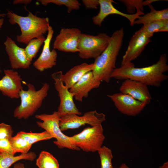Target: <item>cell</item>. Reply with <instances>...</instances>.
<instances>
[{"label":"cell","instance_id":"1","mask_svg":"<svg viewBox=\"0 0 168 168\" xmlns=\"http://www.w3.org/2000/svg\"><path fill=\"white\" fill-rule=\"evenodd\" d=\"M168 70L166 54H161L155 63L145 67H135L132 62L115 68L111 78L118 80L130 79L141 82L147 86L160 87L162 82L167 79L164 73Z\"/></svg>","mask_w":168,"mask_h":168},{"label":"cell","instance_id":"2","mask_svg":"<svg viewBox=\"0 0 168 168\" xmlns=\"http://www.w3.org/2000/svg\"><path fill=\"white\" fill-rule=\"evenodd\" d=\"M124 34L123 28L114 31L110 36L106 48L95 59L94 68L92 71L97 80L110 82L111 74L116 68V60L122 44Z\"/></svg>","mask_w":168,"mask_h":168},{"label":"cell","instance_id":"3","mask_svg":"<svg viewBox=\"0 0 168 168\" xmlns=\"http://www.w3.org/2000/svg\"><path fill=\"white\" fill-rule=\"evenodd\" d=\"M26 16L19 15L8 10L7 15L11 25L17 24L21 31L16 36L17 41L27 44L32 39L38 38L48 32L49 26L48 17H40L28 11Z\"/></svg>","mask_w":168,"mask_h":168},{"label":"cell","instance_id":"4","mask_svg":"<svg viewBox=\"0 0 168 168\" xmlns=\"http://www.w3.org/2000/svg\"><path fill=\"white\" fill-rule=\"evenodd\" d=\"M27 85V90L22 89L20 91L21 103L14 111V117L19 119H26L32 116L41 106L49 89V85L47 83L38 90L32 84L28 83Z\"/></svg>","mask_w":168,"mask_h":168},{"label":"cell","instance_id":"5","mask_svg":"<svg viewBox=\"0 0 168 168\" xmlns=\"http://www.w3.org/2000/svg\"><path fill=\"white\" fill-rule=\"evenodd\" d=\"M35 117L42 121L36 122L38 127L48 132L53 138H56V140L54 141V143L58 148L80 150L73 144L70 137L65 135L61 130L59 126L61 117L57 111H54L51 114L36 115Z\"/></svg>","mask_w":168,"mask_h":168},{"label":"cell","instance_id":"6","mask_svg":"<svg viewBox=\"0 0 168 168\" xmlns=\"http://www.w3.org/2000/svg\"><path fill=\"white\" fill-rule=\"evenodd\" d=\"M110 36L104 33L96 35L82 33L78 40L79 57L82 59H96L105 50L110 41Z\"/></svg>","mask_w":168,"mask_h":168},{"label":"cell","instance_id":"7","mask_svg":"<svg viewBox=\"0 0 168 168\" xmlns=\"http://www.w3.org/2000/svg\"><path fill=\"white\" fill-rule=\"evenodd\" d=\"M70 137L76 147L87 152L98 151L102 146L105 138L101 124L85 128Z\"/></svg>","mask_w":168,"mask_h":168},{"label":"cell","instance_id":"8","mask_svg":"<svg viewBox=\"0 0 168 168\" xmlns=\"http://www.w3.org/2000/svg\"><path fill=\"white\" fill-rule=\"evenodd\" d=\"M105 114L96 110L86 112L82 116L68 114L61 117L59 126L62 131L77 128L86 124L95 126L101 124L105 121Z\"/></svg>","mask_w":168,"mask_h":168},{"label":"cell","instance_id":"9","mask_svg":"<svg viewBox=\"0 0 168 168\" xmlns=\"http://www.w3.org/2000/svg\"><path fill=\"white\" fill-rule=\"evenodd\" d=\"M63 73V72L60 71L51 75L54 81L55 88L58 92L60 98V104L57 112L61 117L71 114L80 115L81 113L74 102L73 95L65 86L62 80L61 76Z\"/></svg>","mask_w":168,"mask_h":168},{"label":"cell","instance_id":"10","mask_svg":"<svg viewBox=\"0 0 168 168\" xmlns=\"http://www.w3.org/2000/svg\"><path fill=\"white\" fill-rule=\"evenodd\" d=\"M81 33L78 28H62L55 37L53 44V49L65 52H78V40Z\"/></svg>","mask_w":168,"mask_h":168},{"label":"cell","instance_id":"11","mask_svg":"<svg viewBox=\"0 0 168 168\" xmlns=\"http://www.w3.org/2000/svg\"><path fill=\"white\" fill-rule=\"evenodd\" d=\"M121 113L129 116L139 114L146 105L130 95L121 92L107 95Z\"/></svg>","mask_w":168,"mask_h":168},{"label":"cell","instance_id":"12","mask_svg":"<svg viewBox=\"0 0 168 168\" xmlns=\"http://www.w3.org/2000/svg\"><path fill=\"white\" fill-rule=\"evenodd\" d=\"M150 37L142 27L131 38L127 49L123 57L121 66L128 63L138 57L150 41Z\"/></svg>","mask_w":168,"mask_h":168},{"label":"cell","instance_id":"13","mask_svg":"<svg viewBox=\"0 0 168 168\" xmlns=\"http://www.w3.org/2000/svg\"><path fill=\"white\" fill-rule=\"evenodd\" d=\"M4 44L13 69L29 68L32 61L28 57L25 49L19 47L8 36L7 37Z\"/></svg>","mask_w":168,"mask_h":168},{"label":"cell","instance_id":"14","mask_svg":"<svg viewBox=\"0 0 168 168\" xmlns=\"http://www.w3.org/2000/svg\"><path fill=\"white\" fill-rule=\"evenodd\" d=\"M4 72L5 75L0 79V91L11 99L20 98V92L23 89L20 75L13 69H4Z\"/></svg>","mask_w":168,"mask_h":168},{"label":"cell","instance_id":"15","mask_svg":"<svg viewBox=\"0 0 168 168\" xmlns=\"http://www.w3.org/2000/svg\"><path fill=\"white\" fill-rule=\"evenodd\" d=\"M54 31L49 26L47 37L44 42L42 52L39 57L33 63L34 67L40 72L52 68L56 65L57 53L55 49L50 50V45Z\"/></svg>","mask_w":168,"mask_h":168},{"label":"cell","instance_id":"16","mask_svg":"<svg viewBox=\"0 0 168 168\" xmlns=\"http://www.w3.org/2000/svg\"><path fill=\"white\" fill-rule=\"evenodd\" d=\"M100 11L98 14L92 18L93 23L100 26L105 18L112 14H116L122 16L127 19L130 25L133 26L135 21L141 15L144 14L143 12L137 11L134 14H127L120 11L115 8L113 4L114 3L113 0H98Z\"/></svg>","mask_w":168,"mask_h":168},{"label":"cell","instance_id":"17","mask_svg":"<svg viewBox=\"0 0 168 168\" xmlns=\"http://www.w3.org/2000/svg\"><path fill=\"white\" fill-rule=\"evenodd\" d=\"M120 92L128 94L145 104H149L152 99L147 86L130 79L124 80L119 88Z\"/></svg>","mask_w":168,"mask_h":168},{"label":"cell","instance_id":"18","mask_svg":"<svg viewBox=\"0 0 168 168\" xmlns=\"http://www.w3.org/2000/svg\"><path fill=\"white\" fill-rule=\"evenodd\" d=\"M101 82L94 77L92 71L84 75L77 82L69 89L75 99L82 102L84 98L87 97L92 90L99 87Z\"/></svg>","mask_w":168,"mask_h":168},{"label":"cell","instance_id":"19","mask_svg":"<svg viewBox=\"0 0 168 168\" xmlns=\"http://www.w3.org/2000/svg\"><path fill=\"white\" fill-rule=\"evenodd\" d=\"M94 68L93 63H84L71 68L65 74H62L61 78L65 86L68 89L77 82L84 75Z\"/></svg>","mask_w":168,"mask_h":168},{"label":"cell","instance_id":"20","mask_svg":"<svg viewBox=\"0 0 168 168\" xmlns=\"http://www.w3.org/2000/svg\"><path fill=\"white\" fill-rule=\"evenodd\" d=\"M148 6L150 9V12L140 16L135 21L134 24L144 25L157 21L168 20V8L157 10L151 4Z\"/></svg>","mask_w":168,"mask_h":168},{"label":"cell","instance_id":"21","mask_svg":"<svg viewBox=\"0 0 168 168\" xmlns=\"http://www.w3.org/2000/svg\"><path fill=\"white\" fill-rule=\"evenodd\" d=\"M36 156V154L33 152L21 153L17 156L6 153L0 152V168H9L12 164L21 160L33 161Z\"/></svg>","mask_w":168,"mask_h":168},{"label":"cell","instance_id":"22","mask_svg":"<svg viewBox=\"0 0 168 168\" xmlns=\"http://www.w3.org/2000/svg\"><path fill=\"white\" fill-rule=\"evenodd\" d=\"M36 164L39 168H59L57 160L51 153L42 151L36 160Z\"/></svg>","mask_w":168,"mask_h":168},{"label":"cell","instance_id":"23","mask_svg":"<svg viewBox=\"0 0 168 168\" xmlns=\"http://www.w3.org/2000/svg\"><path fill=\"white\" fill-rule=\"evenodd\" d=\"M17 134L21 136L32 145L39 141L48 140L53 138L49 133L45 130L40 133H28L21 131L18 132Z\"/></svg>","mask_w":168,"mask_h":168},{"label":"cell","instance_id":"24","mask_svg":"<svg viewBox=\"0 0 168 168\" xmlns=\"http://www.w3.org/2000/svg\"><path fill=\"white\" fill-rule=\"evenodd\" d=\"M9 140L16 153H26L29 152L32 146V145L17 133L14 137L12 136Z\"/></svg>","mask_w":168,"mask_h":168},{"label":"cell","instance_id":"25","mask_svg":"<svg viewBox=\"0 0 168 168\" xmlns=\"http://www.w3.org/2000/svg\"><path fill=\"white\" fill-rule=\"evenodd\" d=\"M38 1L45 6L51 3L59 6L64 5L67 8L68 13L73 10L79 9L81 5L77 0H39Z\"/></svg>","mask_w":168,"mask_h":168},{"label":"cell","instance_id":"26","mask_svg":"<svg viewBox=\"0 0 168 168\" xmlns=\"http://www.w3.org/2000/svg\"><path fill=\"white\" fill-rule=\"evenodd\" d=\"M45 39L46 38L43 35L38 38L31 40L27 44L25 49L28 57L30 60L32 61L33 58L35 57Z\"/></svg>","mask_w":168,"mask_h":168},{"label":"cell","instance_id":"27","mask_svg":"<svg viewBox=\"0 0 168 168\" xmlns=\"http://www.w3.org/2000/svg\"><path fill=\"white\" fill-rule=\"evenodd\" d=\"M97 152L100 159L101 168H113L112 164L113 156L111 150L105 146H103Z\"/></svg>","mask_w":168,"mask_h":168},{"label":"cell","instance_id":"28","mask_svg":"<svg viewBox=\"0 0 168 168\" xmlns=\"http://www.w3.org/2000/svg\"><path fill=\"white\" fill-rule=\"evenodd\" d=\"M167 23L168 20H159L143 25L142 27L144 31L151 38L154 33L159 32L160 30Z\"/></svg>","mask_w":168,"mask_h":168},{"label":"cell","instance_id":"29","mask_svg":"<svg viewBox=\"0 0 168 168\" xmlns=\"http://www.w3.org/2000/svg\"><path fill=\"white\" fill-rule=\"evenodd\" d=\"M119 1L124 3L127 7L129 12L132 13L134 9L137 11L143 12V6H145L144 1L142 0H121Z\"/></svg>","mask_w":168,"mask_h":168},{"label":"cell","instance_id":"30","mask_svg":"<svg viewBox=\"0 0 168 168\" xmlns=\"http://www.w3.org/2000/svg\"><path fill=\"white\" fill-rule=\"evenodd\" d=\"M13 132L10 125L3 123L0 124V139H9L12 137Z\"/></svg>","mask_w":168,"mask_h":168},{"label":"cell","instance_id":"31","mask_svg":"<svg viewBox=\"0 0 168 168\" xmlns=\"http://www.w3.org/2000/svg\"><path fill=\"white\" fill-rule=\"evenodd\" d=\"M0 152L6 153L14 155L16 153L9 139H0Z\"/></svg>","mask_w":168,"mask_h":168},{"label":"cell","instance_id":"32","mask_svg":"<svg viewBox=\"0 0 168 168\" xmlns=\"http://www.w3.org/2000/svg\"><path fill=\"white\" fill-rule=\"evenodd\" d=\"M82 2L87 9H96L99 5L98 0H83Z\"/></svg>","mask_w":168,"mask_h":168},{"label":"cell","instance_id":"33","mask_svg":"<svg viewBox=\"0 0 168 168\" xmlns=\"http://www.w3.org/2000/svg\"><path fill=\"white\" fill-rule=\"evenodd\" d=\"M32 2L31 0H15L13 1V3L14 4H23L28 5Z\"/></svg>","mask_w":168,"mask_h":168},{"label":"cell","instance_id":"34","mask_svg":"<svg viewBox=\"0 0 168 168\" xmlns=\"http://www.w3.org/2000/svg\"><path fill=\"white\" fill-rule=\"evenodd\" d=\"M6 15L4 13H1L0 10V29L2 28L4 22V19L3 17L5 16Z\"/></svg>","mask_w":168,"mask_h":168},{"label":"cell","instance_id":"35","mask_svg":"<svg viewBox=\"0 0 168 168\" xmlns=\"http://www.w3.org/2000/svg\"><path fill=\"white\" fill-rule=\"evenodd\" d=\"M13 168H25V167L23 164L19 162L15 164Z\"/></svg>","mask_w":168,"mask_h":168},{"label":"cell","instance_id":"36","mask_svg":"<svg viewBox=\"0 0 168 168\" xmlns=\"http://www.w3.org/2000/svg\"><path fill=\"white\" fill-rule=\"evenodd\" d=\"M168 31V23H167L159 31V32Z\"/></svg>","mask_w":168,"mask_h":168},{"label":"cell","instance_id":"37","mask_svg":"<svg viewBox=\"0 0 168 168\" xmlns=\"http://www.w3.org/2000/svg\"><path fill=\"white\" fill-rule=\"evenodd\" d=\"M159 168H168V162H165L162 166H160Z\"/></svg>","mask_w":168,"mask_h":168},{"label":"cell","instance_id":"38","mask_svg":"<svg viewBox=\"0 0 168 168\" xmlns=\"http://www.w3.org/2000/svg\"><path fill=\"white\" fill-rule=\"evenodd\" d=\"M119 168H130L126 164L123 163L120 165Z\"/></svg>","mask_w":168,"mask_h":168}]
</instances>
